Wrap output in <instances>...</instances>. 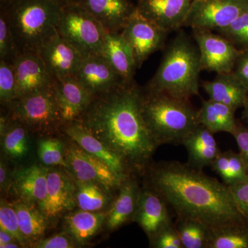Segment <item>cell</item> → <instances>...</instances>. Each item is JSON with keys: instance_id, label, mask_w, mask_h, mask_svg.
Here are the masks:
<instances>
[{"instance_id": "cell-38", "label": "cell", "mask_w": 248, "mask_h": 248, "mask_svg": "<svg viewBox=\"0 0 248 248\" xmlns=\"http://www.w3.org/2000/svg\"><path fill=\"white\" fill-rule=\"evenodd\" d=\"M0 228L12 235L22 247L28 246L19 229L17 213L14 204L5 200H1L0 205Z\"/></svg>"}, {"instance_id": "cell-40", "label": "cell", "mask_w": 248, "mask_h": 248, "mask_svg": "<svg viewBox=\"0 0 248 248\" xmlns=\"http://www.w3.org/2000/svg\"><path fill=\"white\" fill-rule=\"evenodd\" d=\"M76 241L66 232L50 236V237L42 238L40 241H37L32 246V248H76Z\"/></svg>"}, {"instance_id": "cell-12", "label": "cell", "mask_w": 248, "mask_h": 248, "mask_svg": "<svg viewBox=\"0 0 248 248\" xmlns=\"http://www.w3.org/2000/svg\"><path fill=\"white\" fill-rule=\"evenodd\" d=\"M76 191L74 179L66 170L49 169L46 195L38 207L50 227L56 224L63 214L77 207Z\"/></svg>"}, {"instance_id": "cell-10", "label": "cell", "mask_w": 248, "mask_h": 248, "mask_svg": "<svg viewBox=\"0 0 248 248\" xmlns=\"http://www.w3.org/2000/svg\"><path fill=\"white\" fill-rule=\"evenodd\" d=\"M121 33L133 50L137 67L140 68L151 55L164 48L169 32L143 17L136 8Z\"/></svg>"}, {"instance_id": "cell-42", "label": "cell", "mask_w": 248, "mask_h": 248, "mask_svg": "<svg viewBox=\"0 0 248 248\" xmlns=\"http://www.w3.org/2000/svg\"><path fill=\"white\" fill-rule=\"evenodd\" d=\"M232 73L248 91V49L241 51Z\"/></svg>"}, {"instance_id": "cell-13", "label": "cell", "mask_w": 248, "mask_h": 248, "mask_svg": "<svg viewBox=\"0 0 248 248\" xmlns=\"http://www.w3.org/2000/svg\"><path fill=\"white\" fill-rule=\"evenodd\" d=\"M60 130L85 151L107 164L122 180L135 175L120 156L109 149L79 121L63 124Z\"/></svg>"}, {"instance_id": "cell-37", "label": "cell", "mask_w": 248, "mask_h": 248, "mask_svg": "<svg viewBox=\"0 0 248 248\" xmlns=\"http://www.w3.org/2000/svg\"><path fill=\"white\" fill-rule=\"evenodd\" d=\"M17 97V82L14 63L0 60V102L9 105Z\"/></svg>"}, {"instance_id": "cell-6", "label": "cell", "mask_w": 248, "mask_h": 248, "mask_svg": "<svg viewBox=\"0 0 248 248\" xmlns=\"http://www.w3.org/2000/svg\"><path fill=\"white\" fill-rule=\"evenodd\" d=\"M3 110L10 118L20 122L32 133L48 136L63 124L55 95V82L47 89L17 98Z\"/></svg>"}, {"instance_id": "cell-45", "label": "cell", "mask_w": 248, "mask_h": 248, "mask_svg": "<svg viewBox=\"0 0 248 248\" xmlns=\"http://www.w3.org/2000/svg\"><path fill=\"white\" fill-rule=\"evenodd\" d=\"M13 241H17V240L7 232L0 229V248H2L5 244L13 242Z\"/></svg>"}, {"instance_id": "cell-47", "label": "cell", "mask_w": 248, "mask_h": 248, "mask_svg": "<svg viewBox=\"0 0 248 248\" xmlns=\"http://www.w3.org/2000/svg\"><path fill=\"white\" fill-rule=\"evenodd\" d=\"M22 247L17 241H13V242L8 243L3 246L2 248H18Z\"/></svg>"}, {"instance_id": "cell-41", "label": "cell", "mask_w": 248, "mask_h": 248, "mask_svg": "<svg viewBox=\"0 0 248 248\" xmlns=\"http://www.w3.org/2000/svg\"><path fill=\"white\" fill-rule=\"evenodd\" d=\"M229 187L236 206L248 222V177L244 182Z\"/></svg>"}, {"instance_id": "cell-46", "label": "cell", "mask_w": 248, "mask_h": 248, "mask_svg": "<svg viewBox=\"0 0 248 248\" xmlns=\"http://www.w3.org/2000/svg\"><path fill=\"white\" fill-rule=\"evenodd\" d=\"M55 4L58 5L60 8L65 7L73 4H76L78 0H51Z\"/></svg>"}, {"instance_id": "cell-30", "label": "cell", "mask_w": 248, "mask_h": 248, "mask_svg": "<svg viewBox=\"0 0 248 248\" xmlns=\"http://www.w3.org/2000/svg\"><path fill=\"white\" fill-rule=\"evenodd\" d=\"M211 167L228 186L244 182L248 177V169L242 156L232 150L220 152Z\"/></svg>"}, {"instance_id": "cell-26", "label": "cell", "mask_w": 248, "mask_h": 248, "mask_svg": "<svg viewBox=\"0 0 248 248\" xmlns=\"http://www.w3.org/2000/svg\"><path fill=\"white\" fill-rule=\"evenodd\" d=\"M1 146L8 159L19 161L29 153V134L31 133L20 122L10 118L4 110L1 112Z\"/></svg>"}, {"instance_id": "cell-19", "label": "cell", "mask_w": 248, "mask_h": 248, "mask_svg": "<svg viewBox=\"0 0 248 248\" xmlns=\"http://www.w3.org/2000/svg\"><path fill=\"white\" fill-rule=\"evenodd\" d=\"M192 0H141L137 10L167 32L184 25Z\"/></svg>"}, {"instance_id": "cell-34", "label": "cell", "mask_w": 248, "mask_h": 248, "mask_svg": "<svg viewBox=\"0 0 248 248\" xmlns=\"http://www.w3.org/2000/svg\"><path fill=\"white\" fill-rule=\"evenodd\" d=\"M66 146L60 139L44 136L38 142L37 155L42 164L46 167L61 166L66 169Z\"/></svg>"}, {"instance_id": "cell-35", "label": "cell", "mask_w": 248, "mask_h": 248, "mask_svg": "<svg viewBox=\"0 0 248 248\" xmlns=\"http://www.w3.org/2000/svg\"><path fill=\"white\" fill-rule=\"evenodd\" d=\"M240 50L248 49V10L227 27L217 31Z\"/></svg>"}, {"instance_id": "cell-2", "label": "cell", "mask_w": 248, "mask_h": 248, "mask_svg": "<svg viewBox=\"0 0 248 248\" xmlns=\"http://www.w3.org/2000/svg\"><path fill=\"white\" fill-rule=\"evenodd\" d=\"M146 170L147 186L164 197L177 217L198 220L210 229L248 222L229 186L203 170L177 161L151 164Z\"/></svg>"}, {"instance_id": "cell-32", "label": "cell", "mask_w": 248, "mask_h": 248, "mask_svg": "<svg viewBox=\"0 0 248 248\" xmlns=\"http://www.w3.org/2000/svg\"><path fill=\"white\" fill-rule=\"evenodd\" d=\"M208 248H248V222L210 229Z\"/></svg>"}, {"instance_id": "cell-14", "label": "cell", "mask_w": 248, "mask_h": 248, "mask_svg": "<svg viewBox=\"0 0 248 248\" xmlns=\"http://www.w3.org/2000/svg\"><path fill=\"white\" fill-rule=\"evenodd\" d=\"M38 53L55 79L76 78L84 58L58 32L40 47Z\"/></svg>"}, {"instance_id": "cell-5", "label": "cell", "mask_w": 248, "mask_h": 248, "mask_svg": "<svg viewBox=\"0 0 248 248\" xmlns=\"http://www.w3.org/2000/svg\"><path fill=\"white\" fill-rule=\"evenodd\" d=\"M1 6L20 53L38 52L58 33L62 8L51 0H11Z\"/></svg>"}, {"instance_id": "cell-28", "label": "cell", "mask_w": 248, "mask_h": 248, "mask_svg": "<svg viewBox=\"0 0 248 248\" xmlns=\"http://www.w3.org/2000/svg\"><path fill=\"white\" fill-rule=\"evenodd\" d=\"M17 213L19 229L28 246L40 241L45 236L50 225L38 205L17 200L13 202Z\"/></svg>"}, {"instance_id": "cell-15", "label": "cell", "mask_w": 248, "mask_h": 248, "mask_svg": "<svg viewBox=\"0 0 248 248\" xmlns=\"http://www.w3.org/2000/svg\"><path fill=\"white\" fill-rule=\"evenodd\" d=\"M169 205L159 192L150 186L141 189L134 221L144 231L150 241L160 232L173 224Z\"/></svg>"}, {"instance_id": "cell-22", "label": "cell", "mask_w": 248, "mask_h": 248, "mask_svg": "<svg viewBox=\"0 0 248 248\" xmlns=\"http://www.w3.org/2000/svg\"><path fill=\"white\" fill-rule=\"evenodd\" d=\"M79 4L102 24L107 32H121L137 7L129 0H78Z\"/></svg>"}, {"instance_id": "cell-43", "label": "cell", "mask_w": 248, "mask_h": 248, "mask_svg": "<svg viewBox=\"0 0 248 248\" xmlns=\"http://www.w3.org/2000/svg\"><path fill=\"white\" fill-rule=\"evenodd\" d=\"M232 135L236 140L239 147V153L248 169V130L237 124L236 130Z\"/></svg>"}, {"instance_id": "cell-9", "label": "cell", "mask_w": 248, "mask_h": 248, "mask_svg": "<svg viewBox=\"0 0 248 248\" xmlns=\"http://www.w3.org/2000/svg\"><path fill=\"white\" fill-rule=\"evenodd\" d=\"M66 146L67 167L68 174L76 180L96 183L109 192L118 191L125 181L112 172V170L97 158L90 155L76 143L72 141Z\"/></svg>"}, {"instance_id": "cell-8", "label": "cell", "mask_w": 248, "mask_h": 248, "mask_svg": "<svg viewBox=\"0 0 248 248\" xmlns=\"http://www.w3.org/2000/svg\"><path fill=\"white\" fill-rule=\"evenodd\" d=\"M248 10V0H192L183 27L217 31Z\"/></svg>"}, {"instance_id": "cell-7", "label": "cell", "mask_w": 248, "mask_h": 248, "mask_svg": "<svg viewBox=\"0 0 248 248\" xmlns=\"http://www.w3.org/2000/svg\"><path fill=\"white\" fill-rule=\"evenodd\" d=\"M58 32L86 58L101 55L107 31L87 10L76 3L62 8Z\"/></svg>"}, {"instance_id": "cell-20", "label": "cell", "mask_w": 248, "mask_h": 248, "mask_svg": "<svg viewBox=\"0 0 248 248\" xmlns=\"http://www.w3.org/2000/svg\"><path fill=\"white\" fill-rule=\"evenodd\" d=\"M55 91L63 124L79 120L94 98L76 78L55 79Z\"/></svg>"}, {"instance_id": "cell-27", "label": "cell", "mask_w": 248, "mask_h": 248, "mask_svg": "<svg viewBox=\"0 0 248 248\" xmlns=\"http://www.w3.org/2000/svg\"><path fill=\"white\" fill-rule=\"evenodd\" d=\"M65 232L78 246L85 245L105 226L107 212H90L79 210L70 212L64 217Z\"/></svg>"}, {"instance_id": "cell-17", "label": "cell", "mask_w": 248, "mask_h": 248, "mask_svg": "<svg viewBox=\"0 0 248 248\" xmlns=\"http://www.w3.org/2000/svg\"><path fill=\"white\" fill-rule=\"evenodd\" d=\"M76 79L94 97L124 84L123 80L102 55L84 58Z\"/></svg>"}, {"instance_id": "cell-1", "label": "cell", "mask_w": 248, "mask_h": 248, "mask_svg": "<svg viewBox=\"0 0 248 248\" xmlns=\"http://www.w3.org/2000/svg\"><path fill=\"white\" fill-rule=\"evenodd\" d=\"M141 89L133 81L95 96L77 120L120 156L135 175L146 172L159 147L143 118Z\"/></svg>"}, {"instance_id": "cell-21", "label": "cell", "mask_w": 248, "mask_h": 248, "mask_svg": "<svg viewBox=\"0 0 248 248\" xmlns=\"http://www.w3.org/2000/svg\"><path fill=\"white\" fill-rule=\"evenodd\" d=\"M141 190L135 175L123 182L107 212L105 226L107 230L115 231L126 223L134 221Z\"/></svg>"}, {"instance_id": "cell-24", "label": "cell", "mask_w": 248, "mask_h": 248, "mask_svg": "<svg viewBox=\"0 0 248 248\" xmlns=\"http://www.w3.org/2000/svg\"><path fill=\"white\" fill-rule=\"evenodd\" d=\"M182 145L188 155L187 164L201 170L211 166L221 152L214 133L201 124L186 135Z\"/></svg>"}, {"instance_id": "cell-29", "label": "cell", "mask_w": 248, "mask_h": 248, "mask_svg": "<svg viewBox=\"0 0 248 248\" xmlns=\"http://www.w3.org/2000/svg\"><path fill=\"white\" fill-rule=\"evenodd\" d=\"M232 108L209 99L202 102L197 110L199 124L214 134L228 133L232 135L237 124Z\"/></svg>"}, {"instance_id": "cell-36", "label": "cell", "mask_w": 248, "mask_h": 248, "mask_svg": "<svg viewBox=\"0 0 248 248\" xmlns=\"http://www.w3.org/2000/svg\"><path fill=\"white\" fill-rule=\"evenodd\" d=\"M20 53L4 10L0 14V60L14 63Z\"/></svg>"}, {"instance_id": "cell-4", "label": "cell", "mask_w": 248, "mask_h": 248, "mask_svg": "<svg viewBox=\"0 0 248 248\" xmlns=\"http://www.w3.org/2000/svg\"><path fill=\"white\" fill-rule=\"evenodd\" d=\"M141 103L143 118L159 146L182 144L186 135L200 124L190 100L145 87L141 89Z\"/></svg>"}, {"instance_id": "cell-31", "label": "cell", "mask_w": 248, "mask_h": 248, "mask_svg": "<svg viewBox=\"0 0 248 248\" xmlns=\"http://www.w3.org/2000/svg\"><path fill=\"white\" fill-rule=\"evenodd\" d=\"M74 181L77 207L80 210L101 212L112 202V193L99 184L76 179Z\"/></svg>"}, {"instance_id": "cell-11", "label": "cell", "mask_w": 248, "mask_h": 248, "mask_svg": "<svg viewBox=\"0 0 248 248\" xmlns=\"http://www.w3.org/2000/svg\"><path fill=\"white\" fill-rule=\"evenodd\" d=\"M200 50L202 69L217 74L231 73L241 51L226 37L213 31L192 29Z\"/></svg>"}, {"instance_id": "cell-23", "label": "cell", "mask_w": 248, "mask_h": 248, "mask_svg": "<svg viewBox=\"0 0 248 248\" xmlns=\"http://www.w3.org/2000/svg\"><path fill=\"white\" fill-rule=\"evenodd\" d=\"M101 55L120 76L124 83L134 80L137 67L133 50L121 32H106Z\"/></svg>"}, {"instance_id": "cell-44", "label": "cell", "mask_w": 248, "mask_h": 248, "mask_svg": "<svg viewBox=\"0 0 248 248\" xmlns=\"http://www.w3.org/2000/svg\"><path fill=\"white\" fill-rule=\"evenodd\" d=\"M11 176H12V174L9 176L7 166L1 159V164H0V187H1V192L2 191L5 192V191H6V189L9 190Z\"/></svg>"}, {"instance_id": "cell-49", "label": "cell", "mask_w": 248, "mask_h": 248, "mask_svg": "<svg viewBox=\"0 0 248 248\" xmlns=\"http://www.w3.org/2000/svg\"><path fill=\"white\" fill-rule=\"evenodd\" d=\"M11 0H1V4H6V3L9 2Z\"/></svg>"}, {"instance_id": "cell-3", "label": "cell", "mask_w": 248, "mask_h": 248, "mask_svg": "<svg viewBox=\"0 0 248 248\" xmlns=\"http://www.w3.org/2000/svg\"><path fill=\"white\" fill-rule=\"evenodd\" d=\"M200 50L194 39L179 31L165 50L157 71L146 86L179 99L200 94L202 71Z\"/></svg>"}, {"instance_id": "cell-18", "label": "cell", "mask_w": 248, "mask_h": 248, "mask_svg": "<svg viewBox=\"0 0 248 248\" xmlns=\"http://www.w3.org/2000/svg\"><path fill=\"white\" fill-rule=\"evenodd\" d=\"M48 170L43 164L18 169L11 176L9 190L16 200L39 206L46 195Z\"/></svg>"}, {"instance_id": "cell-16", "label": "cell", "mask_w": 248, "mask_h": 248, "mask_svg": "<svg viewBox=\"0 0 248 248\" xmlns=\"http://www.w3.org/2000/svg\"><path fill=\"white\" fill-rule=\"evenodd\" d=\"M14 66L17 82L16 99L47 89L55 82L38 52L19 54Z\"/></svg>"}, {"instance_id": "cell-39", "label": "cell", "mask_w": 248, "mask_h": 248, "mask_svg": "<svg viewBox=\"0 0 248 248\" xmlns=\"http://www.w3.org/2000/svg\"><path fill=\"white\" fill-rule=\"evenodd\" d=\"M150 242L151 247L155 248H184L174 223L160 232Z\"/></svg>"}, {"instance_id": "cell-33", "label": "cell", "mask_w": 248, "mask_h": 248, "mask_svg": "<svg viewBox=\"0 0 248 248\" xmlns=\"http://www.w3.org/2000/svg\"><path fill=\"white\" fill-rule=\"evenodd\" d=\"M174 227L184 248H208L210 228L194 218L177 217Z\"/></svg>"}, {"instance_id": "cell-25", "label": "cell", "mask_w": 248, "mask_h": 248, "mask_svg": "<svg viewBox=\"0 0 248 248\" xmlns=\"http://www.w3.org/2000/svg\"><path fill=\"white\" fill-rule=\"evenodd\" d=\"M202 87L209 99L232 108L235 110L244 107L248 91L232 72L217 74L212 81H203Z\"/></svg>"}, {"instance_id": "cell-48", "label": "cell", "mask_w": 248, "mask_h": 248, "mask_svg": "<svg viewBox=\"0 0 248 248\" xmlns=\"http://www.w3.org/2000/svg\"><path fill=\"white\" fill-rule=\"evenodd\" d=\"M244 108H245V111H244L245 117H246V118L247 119V120L248 122V99L247 102H246V104H245Z\"/></svg>"}]
</instances>
